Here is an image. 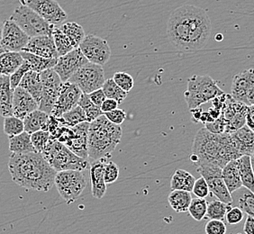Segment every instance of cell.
Returning a JSON list of instances; mask_svg holds the SVG:
<instances>
[{"label": "cell", "instance_id": "9a60e30c", "mask_svg": "<svg viewBox=\"0 0 254 234\" xmlns=\"http://www.w3.org/2000/svg\"><path fill=\"white\" fill-rule=\"evenodd\" d=\"M26 6L35 11L51 25L63 24L68 15L56 0H29Z\"/></svg>", "mask_w": 254, "mask_h": 234}, {"label": "cell", "instance_id": "e0dca14e", "mask_svg": "<svg viewBox=\"0 0 254 234\" xmlns=\"http://www.w3.org/2000/svg\"><path fill=\"white\" fill-rule=\"evenodd\" d=\"M81 94V90L75 84L69 81L63 82L51 115L55 117H62L63 114L78 105Z\"/></svg>", "mask_w": 254, "mask_h": 234}, {"label": "cell", "instance_id": "91938a15", "mask_svg": "<svg viewBox=\"0 0 254 234\" xmlns=\"http://www.w3.org/2000/svg\"><path fill=\"white\" fill-rule=\"evenodd\" d=\"M2 29H3V23L0 20V42H1V36H2Z\"/></svg>", "mask_w": 254, "mask_h": 234}, {"label": "cell", "instance_id": "680465c9", "mask_svg": "<svg viewBox=\"0 0 254 234\" xmlns=\"http://www.w3.org/2000/svg\"><path fill=\"white\" fill-rule=\"evenodd\" d=\"M215 41H217V42H220V41H222L223 40V36L221 35V34H216L215 35Z\"/></svg>", "mask_w": 254, "mask_h": 234}, {"label": "cell", "instance_id": "816d5d0a", "mask_svg": "<svg viewBox=\"0 0 254 234\" xmlns=\"http://www.w3.org/2000/svg\"><path fill=\"white\" fill-rule=\"evenodd\" d=\"M88 98L91 100V102L94 105L98 106V108H100L103 101L106 99V96L103 92L102 88H98L97 90H94L93 92L88 94Z\"/></svg>", "mask_w": 254, "mask_h": 234}, {"label": "cell", "instance_id": "ba28073f", "mask_svg": "<svg viewBox=\"0 0 254 234\" xmlns=\"http://www.w3.org/2000/svg\"><path fill=\"white\" fill-rule=\"evenodd\" d=\"M9 19L14 21L29 37L37 35H52L53 30L55 27L26 5H20L16 7Z\"/></svg>", "mask_w": 254, "mask_h": 234}, {"label": "cell", "instance_id": "44dd1931", "mask_svg": "<svg viewBox=\"0 0 254 234\" xmlns=\"http://www.w3.org/2000/svg\"><path fill=\"white\" fill-rule=\"evenodd\" d=\"M229 133L232 142L242 156L250 155L254 157V130L245 124L244 126L233 132H230Z\"/></svg>", "mask_w": 254, "mask_h": 234}, {"label": "cell", "instance_id": "f1b7e54d", "mask_svg": "<svg viewBox=\"0 0 254 234\" xmlns=\"http://www.w3.org/2000/svg\"><path fill=\"white\" fill-rule=\"evenodd\" d=\"M191 199V192L181 189H174L171 191V194L168 196V202L171 208L178 214L188 212Z\"/></svg>", "mask_w": 254, "mask_h": 234}, {"label": "cell", "instance_id": "7402d4cb", "mask_svg": "<svg viewBox=\"0 0 254 234\" xmlns=\"http://www.w3.org/2000/svg\"><path fill=\"white\" fill-rule=\"evenodd\" d=\"M108 159H100L92 162L89 167L91 193L94 198L102 199L107 193V184L104 178V165Z\"/></svg>", "mask_w": 254, "mask_h": 234}, {"label": "cell", "instance_id": "8fae6325", "mask_svg": "<svg viewBox=\"0 0 254 234\" xmlns=\"http://www.w3.org/2000/svg\"><path fill=\"white\" fill-rule=\"evenodd\" d=\"M197 172L205 178L211 194L215 195L217 200L226 204H233L234 199L230 193L222 176V168L216 165H200L196 167Z\"/></svg>", "mask_w": 254, "mask_h": 234}, {"label": "cell", "instance_id": "d6a6232c", "mask_svg": "<svg viewBox=\"0 0 254 234\" xmlns=\"http://www.w3.org/2000/svg\"><path fill=\"white\" fill-rule=\"evenodd\" d=\"M59 28L67 36L74 48H78V45L82 42L86 35L83 27L76 22L64 23Z\"/></svg>", "mask_w": 254, "mask_h": 234}, {"label": "cell", "instance_id": "ee69618b", "mask_svg": "<svg viewBox=\"0 0 254 234\" xmlns=\"http://www.w3.org/2000/svg\"><path fill=\"white\" fill-rule=\"evenodd\" d=\"M113 80L117 83L119 88H122L124 91L128 93L132 90L134 85L133 78L130 74L127 72H117L113 77Z\"/></svg>", "mask_w": 254, "mask_h": 234}, {"label": "cell", "instance_id": "7bdbcfd3", "mask_svg": "<svg viewBox=\"0 0 254 234\" xmlns=\"http://www.w3.org/2000/svg\"><path fill=\"white\" fill-rule=\"evenodd\" d=\"M119 177V167L114 162L107 160L104 165V178L106 184H113Z\"/></svg>", "mask_w": 254, "mask_h": 234}, {"label": "cell", "instance_id": "6f0895ef", "mask_svg": "<svg viewBox=\"0 0 254 234\" xmlns=\"http://www.w3.org/2000/svg\"><path fill=\"white\" fill-rule=\"evenodd\" d=\"M215 119L212 117V116L210 115V113L208 112V111H203L202 114H201L200 120H199V122H202V123H207V122H213Z\"/></svg>", "mask_w": 254, "mask_h": 234}, {"label": "cell", "instance_id": "f35d334b", "mask_svg": "<svg viewBox=\"0 0 254 234\" xmlns=\"http://www.w3.org/2000/svg\"><path fill=\"white\" fill-rule=\"evenodd\" d=\"M62 119L64 123L68 126H75L80 122H87L86 114L84 112L83 109L78 105L63 114Z\"/></svg>", "mask_w": 254, "mask_h": 234}, {"label": "cell", "instance_id": "4fadbf2b", "mask_svg": "<svg viewBox=\"0 0 254 234\" xmlns=\"http://www.w3.org/2000/svg\"><path fill=\"white\" fill-rule=\"evenodd\" d=\"M231 97L246 106L254 105V73L253 68L236 74L232 82Z\"/></svg>", "mask_w": 254, "mask_h": 234}, {"label": "cell", "instance_id": "f546056e", "mask_svg": "<svg viewBox=\"0 0 254 234\" xmlns=\"http://www.w3.org/2000/svg\"><path fill=\"white\" fill-rule=\"evenodd\" d=\"M8 139L11 153H27L36 151L31 142V134L25 131L15 136L8 137Z\"/></svg>", "mask_w": 254, "mask_h": 234}, {"label": "cell", "instance_id": "5b68a950", "mask_svg": "<svg viewBox=\"0 0 254 234\" xmlns=\"http://www.w3.org/2000/svg\"><path fill=\"white\" fill-rule=\"evenodd\" d=\"M41 153L45 161L56 171L68 170L84 171L89 167L88 161L76 155L63 142L51 138Z\"/></svg>", "mask_w": 254, "mask_h": 234}, {"label": "cell", "instance_id": "d6986e66", "mask_svg": "<svg viewBox=\"0 0 254 234\" xmlns=\"http://www.w3.org/2000/svg\"><path fill=\"white\" fill-rule=\"evenodd\" d=\"M23 51L44 58H58V54L52 35H37L30 37L28 43Z\"/></svg>", "mask_w": 254, "mask_h": 234}, {"label": "cell", "instance_id": "603a6c76", "mask_svg": "<svg viewBox=\"0 0 254 234\" xmlns=\"http://www.w3.org/2000/svg\"><path fill=\"white\" fill-rule=\"evenodd\" d=\"M13 92L14 90L10 86L9 76L0 75V117L13 116Z\"/></svg>", "mask_w": 254, "mask_h": 234}, {"label": "cell", "instance_id": "2e32d148", "mask_svg": "<svg viewBox=\"0 0 254 234\" xmlns=\"http://www.w3.org/2000/svg\"><path fill=\"white\" fill-rule=\"evenodd\" d=\"M88 60L84 56L79 48H74L68 54L59 56L57 58V62L54 66V70L59 75L60 78L63 82L68 81V78L73 75L78 68Z\"/></svg>", "mask_w": 254, "mask_h": 234}, {"label": "cell", "instance_id": "ac0fdd59", "mask_svg": "<svg viewBox=\"0 0 254 234\" xmlns=\"http://www.w3.org/2000/svg\"><path fill=\"white\" fill-rule=\"evenodd\" d=\"M38 109V103L29 93L21 87H16L13 92L12 112L13 116L24 119L29 113Z\"/></svg>", "mask_w": 254, "mask_h": 234}, {"label": "cell", "instance_id": "7dc6e473", "mask_svg": "<svg viewBox=\"0 0 254 234\" xmlns=\"http://www.w3.org/2000/svg\"><path fill=\"white\" fill-rule=\"evenodd\" d=\"M192 192L195 196L201 197V198H205L210 195L208 185L203 176H201L198 179H195L192 188Z\"/></svg>", "mask_w": 254, "mask_h": 234}, {"label": "cell", "instance_id": "db71d44e", "mask_svg": "<svg viewBox=\"0 0 254 234\" xmlns=\"http://www.w3.org/2000/svg\"><path fill=\"white\" fill-rule=\"evenodd\" d=\"M245 124L254 130V105L249 106L245 115Z\"/></svg>", "mask_w": 254, "mask_h": 234}, {"label": "cell", "instance_id": "f907efd6", "mask_svg": "<svg viewBox=\"0 0 254 234\" xmlns=\"http://www.w3.org/2000/svg\"><path fill=\"white\" fill-rule=\"evenodd\" d=\"M103 115L107 117L108 120H109L110 122L115 124H118V125H121L123 122H125V120L127 119L126 112L118 108L114 109L110 112L104 113Z\"/></svg>", "mask_w": 254, "mask_h": 234}, {"label": "cell", "instance_id": "74e56055", "mask_svg": "<svg viewBox=\"0 0 254 234\" xmlns=\"http://www.w3.org/2000/svg\"><path fill=\"white\" fill-rule=\"evenodd\" d=\"M207 204L208 203L206 202L205 198L195 196V198L191 199L188 212L190 213V215L193 219L197 222H200L202 220L205 219Z\"/></svg>", "mask_w": 254, "mask_h": 234}, {"label": "cell", "instance_id": "f6af8a7d", "mask_svg": "<svg viewBox=\"0 0 254 234\" xmlns=\"http://www.w3.org/2000/svg\"><path fill=\"white\" fill-rule=\"evenodd\" d=\"M28 70H30V65L26 60L24 59V62L20 65L18 68L15 69L13 73L9 76L10 86L11 88L14 90L16 87L19 86L21 79L24 77Z\"/></svg>", "mask_w": 254, "mask_h": 234}, {"label": "cell", "instance_id": "6da1fadb", "mask_svg": "<svg viewBox=\"0 0 254 234\" xmlns=\"http://www.w3.org/2000/svg\"><path fill=\"white\" fill-rule=\"evenodd\" d=\"M211 31V20L205 10L190 4L174 10L167 24L169 41L183 52L203 49L209 41Z\"/></svg>", "mask_w": 254, "mask_h": 234}, {"label": "cell", "instance_id": "5bb4252c", "mask_svg": "<svg viewBox=\"0 0 254 234\" xmlns=\"http://www.w3.org/2000/svg\"><path fill=\"white\" fill-rule=\"evenodd\" d=\"M30 37L14 21L6 20L3 23L0 49L20 53L25 48Z\"/></svg>", "mask_w": 254, "mask_h": 234}, {"label": "cell", "instance_id": "d4e9b609", "mask_svg": "<svg viewBox=\"0 0 254 234\" xmlns=\"http://www.w3.org/2000/svg\"><path fill=\"white\" fill-rule=\"evenodd\" d=\"M253 159L254 157L250 155H243L239 157L237 161V166L239 171L240 177L242 180L243 186L249 189L250 191H254V169H253Z\"/></svg>", "mask_w": 254, "mask_h": 234}, {"label": "cell", "instance_id": "277c9868", "mask_svg": "<svg viewBox=\"0 0 254 234\" xmlns=\"http://www.w3.org/2000/svg\"><path fill=\"white\" fill-rule=\"evenodd\" d=\"M122 128L101 115L89 122L88 133V155L90 161L109 159L120 143Z\"/></svg>", "mask_w": 254, "mask_h": 234}, {"label": "cell", "instance_id": "9c48e42d", "mask_svg": "<svg viewBox=\"0 0 254 234\" xmlns=\"http://www.w3.org/2000/svg\"><path fill=\"white\" fill-rule=\"evenodd\" d=\"M105 80L103 66L88 61L78 68L68 81L75 84L81 92L89 94L102 88Z\"/></svg>", "mask_w": 254, "mask_h": 234}, {"label": "cell", "instance_id": "bcb514c9", "mask_svg": "<svg viewBox=\"0 0 254 234\" xmlns=\"http://www.w3.org/2000/svg\"><path fill=\"white\" fill-rule=\"evenodd\" d=\"M205 232L207 234H225L226 225L223 220L209 219L205 225Z\"/></svg>", "mask_w": 254, "mask_h": 234}, {"label": "cell", "instance_id": "30bf717a", "mask_svg": "<svg viewBox=\"0 0 254 234\" xmlns=\"http://www.w3.org/2000/svg\"><path fill=\"white\" fill-rule=\"evenodd\" d=\"M42 81V92L38 104V109L51 115L55 101L59 95L60 88L63 84L59 75L54 68H49L40 72Z\"/></svg>", "mask_w": 254, "mask_h": 234}, {"label": "cell", "instance_id": "4dcf8cb0", "mask_svg": "<svg viewBox=\"0 0 254 234\" xmlns=\"http://www.w3.org/2000/svg\"><path fill=\"white\" fill-rule=\"evenodd\" d=\"M23 58L26 60L30 65V69L36 72H42L46 69L54 68L57 62V58H48L41 57L35 54H30L26 52H20Z\"/></svg>", "mask_w": 254, "mask_h": 234}, {"label": "cell", "instance_id": "11a10c76", "mask_svg": "<svg viewBox=\"0 0 254 234\" xmlns=\"http://www.w3.org/2000/svg\"><path fill=\"white\" fill-rule=\"evenodd\" d=\"M254 218L252 215H247L244 225V233L245 234H254Z\"/></svg>", "mask_w": 254, "mask_h": 234}, {"label": "cell", "instance_id": "8992f818", "mask_svg": "<svg viewBox=\"0 0 254 234\" xmlns=\"http://www.w3.org/2000/svg\"><path fill=\"white\" fill-rule=\"evenodd\" d=\"M218 82L208 75H193L188 80L187 90L184 92L185 101L190 109L199 108L213 98L224 94Z\"/></svg>", "mask_w": 254, "mask_h": 234}, {"label": "cell", "instance_id": "1f68e13d", "mask_svg": "<svg viewBox=\"0 0 254 234\" xmlns=\"http://www.w3.org/2000/svg\"><path fill=\"white\" fill-rule=\"evenodd\" d=\"M195 180V176L189 171L177 170L171 176V189H181L192 192Z\"/></svg>", "mask_w": 254, "mask_h": 234}, {"label": "cell", "instance_id": "ffe728a7", "mask_svg": "<svg viewBox=\"0 0 254 234\" xmlns=\"http://www.w3.org/2000/svg\"><path fill=\"white\" fill-rule=\"evenodd\" d=\"M72 127L75 136L68 142L64 143L76 155L88 161V133L89 122H83Z\"/></svg>", "mask_w": 254, "mask_h": 234}, {"label": "cell", "instance_id": "7a4b0ae2", "mask_svg": "<svg viewBox=\"0 0 254 234\" xmlns=\"http://www.w3.org/2000/svg\"><path fill=\"white\" fill-rule=\"evenodd\" d=\"M8 170L13 182L27 190L48 192L54 185L57 171L45 161L42 153H11Z\"/></svg>", "mask_w": 254, "mask_h": 234}, {"label": "cell", "instance_id": "e575fe53", "mask_svg": "<svg viewBox=\"0 0 254 234\" xmlns=\"http://www.w3.org/2000/svg\"><path fill=\"white\" fill-rule=\"evenodd\" d=\"M232 207V204H226L220 200H215L207 204L206 219L225 220L227 211Z\"/></svg>", "mask_w": 254, "mask_h": 234}, {"label": "cell", "instance_id": "60d3db41", "mask_svg": "<svg viewBox=\"0 0 254 234\" xmlns=\"http://www.w3.org/2000/svg\"><path fill=\"white\" fill-rule=\"evenodd\" d=\"M247 192L241 195L238 200V205L246 215L254 216V192L247 189Z\"/></svg>", "mask_w": 254, "mask_h": 234}, {"label": "cell", "instance_id": "836d02e7", "mask_svg": "<svg viewBox=\"0 0 254 234\" xmlns=\"http://www.w3.org/2000/svg\"><path fill=\"white\" fill-rule=\"evenodd\" d=\"M52 36L54 39V45L57 51L58 57L63 56L64 54H68L71 50L74 49L73 46L67 36L62 32L59 27H54L52 33Z\"/></svg>", "mask_w": 254, "mask_h": 234}, {"label": "cell", "instance_id": "681fc988", "mask_svg": "<svg viewBox=\"0 0 254 234\" xmlns=\"http://www.w3.org/2000/svg\"><path fill=\"white\" fill-rule=\"evenodd\" d=\"M244 216L245 213L239 207H231L227 211L225 218L229 225H233L241 223L242 220L244 219Z\"/></svg>", "mask_w": 254, "mask_h": 234}, {"label": "cell", "instance_id": "484cf974", "mask_svg": "<svg viewBox=\"0 0 254 234\" xmlns=\"http://www.w3.org/2000/svg\"><path fill=\"white\" fill-rule=\"evenodd\" d=\"M23 62L20 53L0 49V75L10 76Z\"/></svg>", "mask_w": 254, "mask_h": 234}, {"label": "cell", "instance_id": "52a82bcc", "mask_svg": "<svg viewBox=\"0 0 254 234\" xmlns=\"http://www.w3.org/2000/svg\"><path fill=\"white\" fill-rule=\"evenodd\" d=\"M87 183L83 171L74 170L57 171L54 178V185L60 195L68 205L78 200L86 188Z\"/></svg>", "mask_w": 254, "mask_h": 234}, {"label": "cell", "instance_id": "3957f363", "mask_svg": "<svg viewBox=\"0 0 254 234\" xmlns=\"http://www.w3.org/2000/svg\"><path fill=\"white\" fill-rule=\"evenodd\" d=\"M241 156L229 132L216 134L203 127L195 134L190 159L195 168L200 165H216L223 169L227 162Z\"/></svg>", "mask_w": 254, "mask_h": 234}, {"label": "cell", "instance_id": "9f6ffc18", "mask_svg": "<svg viewBox=\"0 0 254 234\" xmlns=\"http://www.w3.org/2000/svg\"><path fill=\"white\" fill-rule=\"evenodd\" d=\"M202 112H203V109L200 108V107H199V108H192V109H190L191 116H192L193 122H199Z\"/></svg>", "mask_w": 254, "mask_h": 234}, {"label": "cell", "instance_id": "4316f807", "mask_svg": "<svg viewBox=\"0 0 254 234\" xmlns=\"http://www.w3.org/2000/svg\"><path fill=\"white\" fill-rule=\"evenodd\" d=\"M49 116L47 113L44 112L40 109H36L33 112L29 113L23 119L25 132L31 134L36 131L46 130Z\"/></svg>", "mask_w": 254, "mask_h": 234}, {"label": "cell", "instance_id": "7c38bea8", "mask_svg": "<svg viewBox=\"0 0 254 234\" xmlns=\"http://www.w3.org/2000/svg\"><path fill=\"white\" fill-rule=\"evenodd\" d=\"M78 48L89 62L101 66L107 63L111 57V49L108 42L94 34L85 35Z\"/></svg>", "mask_w": 254, "mask_h": 234}, {"label": "cell", "instance_id": "ab89813d", "mask_svg": "<svg viewBox=\"0 0 254 234\" xmlns=\"http://www.w3.org/2000/svg\"><path fill=\"white\" fill-rule=\"evenodd\" d=\"M4 132L8 137L15 136L19 134L22 132L25 131L24 128V122L23 120L14 117V116H10V117H4Z\"/></svg>", "mask_w": 254, "mask_h": 234}, {"label": "cell", "instance_id": "cb8c5ba5", "mask_svg": "<svg viewBox=\"0 0 254 234\" xmlns=\"http://www.w3.org/2000/svg\"><path fill=\"white\" fill-rule=\"evenodd\" d=\"M222 176L223 179L225 181V185L231 194L235 193V191L243 187L236 160L230 161L223 167Z\"/></svg>", "mask_w": 254, "mask_h": 234}, {"label": "cell", "instance_id": "8d00e7d4", "mask_svg": "<svg viewBox=\"0 0 254 234\" xmlns=\"http://www.w3.org/2000/svg\"><path fill=\"white\" fill-rule=\"evenodd\" d=\"M102 90L106 98H112L120 105L127 98V93L119 88L113 78H108L103 84Z\"/></svg>", "mask_w": 254, "mask_h": 234}, {"label": "cell", "instance_id": "d590c367", "mask_svg": "<svg viewBox=\"0 0 254 234\" xmlns=\"http://www.w3.org/2000/svg\"><path fill=\"white\" fill-rule=\"evenodd\" d=\"M78 106L82 108L86 114L87 122H91L103 115L100 108H98V106L94 105L93 103L91 102V100L88 98V94H81L80 98L78 99Z\"/></svg>", "mask_w": 254, "mask_h": 234}, {"label": "cell", "instance_id": "c3c4849f", "mask_svg": "<svg viewBox=\"0 0 254 234\" xmlns=\"http://www.w3.org/2000/svg\"><path fill=\"white\" fill-rule=\"evenodd\" d=\"M205 128L212 133L219 134V133L225 132L226 130V123H225L223 113L221 114L220 117H217L213 122L205 123Z\"/></svg>", "mask_w": 254, "mask_h": 234}, {"label": "cell", "instance_id": "83f0119b", "mask_svg": "<svg viewBox=\"0 0 254 234\" xmlns=\"http://www.w3.org/2000/svg\"><path fill=\"white\" fill-rule=\"evenodd\" d=\"M19 87L25 89L35 99V101L39 104L42 92V81L39 72L31 69L28 70L21 79Z\"/></svg>", "mask_w": 254, "mask_h": 234}, {"label": "cell", "instance_id": "b9f144b4", "mask_svg": "<svg viewBox=\"0 0 254 234\" xmlns=\"http://www.w3.org/2000/svg\"><path fill=\"white\" fill-rule=\"evenodd\" d=\"M50 140V133L46 130H40L31 133V142L33 143L35 151L42 152L44 147Z\"/></svg>", "mask_w": 254, "mask_h": 234}, {"label": "cell", "instance_id": "f5cc1de1", "mask_svg": "<svg viewBox=\"0 0 254 234\" xmlns=\"http://www.w3.org/2000/svg\"><path fill=\"white\" fill-rule=\"evenodd\" d=\"M118 105H119V104H118V101H116L115 99L107 98L103 101L102 104H101L100 109H101L103 114H104V113L110 112V111H112L114 109L118 108Z\"/></svg>", "mask_w": 254, "mask_h": 234}]
</instances>
